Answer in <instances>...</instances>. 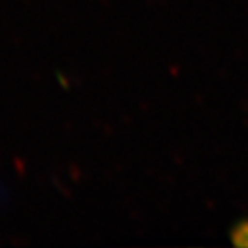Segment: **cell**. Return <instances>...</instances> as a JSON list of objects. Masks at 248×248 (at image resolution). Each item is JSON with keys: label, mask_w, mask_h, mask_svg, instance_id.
I'll list each match as a JSON object with an SVG mask.
<instances>
[{"label": "cell", "mask_w": 248, "mask_h": 248, "mask_svg": "<svg viewBox=\"0 0 248 248\" xmlns=\"http://www.w3.org/2000/svg\"><path fill=\"white\" fill-rule=\"evenodd\" d=\"M232 243L236 245H243V247H247L248 245V222H243V224H240L236 229H234V232H232Z\"/></svg>", "instance_id": "1"}]
</instances>
